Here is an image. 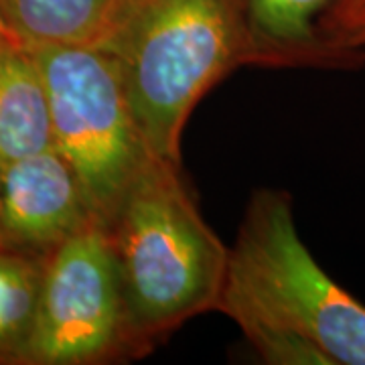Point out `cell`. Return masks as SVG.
<instances>
[{
	"label": "cell",
	"instance_id": "obj_1",
	"mask_svg": "<svg viewBox=\"0 0 365 365\" xmlns=\"http://www.w3.org/2000/svg\"><path fill=\"white\" fill-rule=\"evenodd\" d=\"M215 311L266 364L365 365V304L314 260L282 191L260 189L250 199Z\"/></svg>",
	"mask_w": 365,
	"mask_h": 365
},
{
	"label": "cell",
	"instance_id": "obj_2",
	"mask_svg": "<svg viewBox=\"0 0 365 365\" xmlns=\"http://www.w3.org/2000/svg\"><path fill=\"white\" fill-rule=\"evenodd\" d=\"M104 225L136 357L185 321L217 309L230 248L199 213L179 163L146 158Z\"/></svg>",
	"mask_w": 365,
	"mask_h": 365
},
{
	"label": "cell",
	"instance_id": "obj_3",
	"mask_svg": "<svg viewBox=\"0 0 365 365\" xmlns=\"http://www.w3.org/2000/svg\"><path fill=\"white\" fill-rule=\"evenodd\" d=\"M248 0H126L100 47L116 57L126 98L150 155L181 160L197 102L246 66Z\"/></svg>",
	"mask_w": 365,
	"mask_h": 365
},
{
	"label": "cell",
	"instance_id": "obj_4",
	"mask_svg": "<svg viewBox=\"0 0 365 365\" xmlns=\"http://www.w3.org/2000/svg\"><path fill=\"white\" fill-rule=\"evenodd\" d=\"M31 49L49 93L55 148L78 173L98 220L106 223L150 157L132 116L116 57L100 45Z\"/></svg>",
	"mask_w": 365,
	"mask_h": 365
},
{
	"label": "cell",
	"instance_id": "obj_5",
	"mask_svg": "<svg viewBox=\"0 0 365 365\" xmlns=\"http://www.w3.org/2000/svg\"><path fill=\"white\" fill-rule=\"evenodd\" d=\"M136 357L116 256L102 222L45 256L25 365H98Z\"/></svg>",
	"mask_w": 365,
	"mask_h": 365
},
{
	"label": "cell",
	"instance_id": "obj_6",
	"mask_svg": "<svg viewBox=\"0 0 365 365\" xmlns=\"http://www.w3.org/2000/svg\"><path fill=\"white\" fill-rule=\"evenodd\" d=\"M93 222L78 173L55 146L0 170V250L45 258Z\"/></svg>",
	"mask_w": 365,
	"mask_h": 365
},
{
	"label": "cell",
	"instance_id": "obj_7",
	"mask_svg": "<svg viewBox=\"0 0 365 365\" xmlns=\"http://www.w3.org/2000/svg\"><path fill=\"white\" fill-rule=\"evenodd\" d=\"M51 104L31 47L0 35V170L53 148Z\"/></svg>",
	"mask_w": 365,
	"mask_h": 365
},
{
	"label": "cell",
	"instance_id": "obj_8",
	"mask_svg": "<svg viewBox=\"0 0 365 365\" xmlns=\"http://www.w3.org/2000/svg\"><path fill=\"white\" fill-rule=\"evenodd\" d=\"M333 0H248L246 66L337 63L319 37Z\"/></svg>",
	"mask_w": 365,
	"mask_h": 365
},
{
	"label": "cell",
	"instance_id": "obj_9",
	"mask_svg": "<svg viewBox=\"0 0 365 365\" xmlns=\"http://www.w3.org/2000/svg\"><path fill=\"white\" fill-rule=\"evenodd\" d=\"M126 0H0V35L26 47L100 45Z\"/></svg>",
	"mask_w": 365,
	"mask_h": 365
},
{
	"label": "cell",
	"instance_id": "obj_10",
	"mask_svg": "<svg viewBox=\"0 0 365 365\" xmlns=\"http://www.w3.org/2000/svg\"><path fill=\"white\" fill-rule=\"evenodd\" d=\"M45 258L0 250V364L25 365Z\"/></svg>",
	"mask_w": 365,
	"mask_h": 365
},
{
	"label": "cell",
	"instance_id": "obj_11",
	"mask_svg": "<svg viewBox=\"0 0 365 365\" xmlns=\"http://www.w3.org/2000/svg\"><path fill=\"white\" fill-rule=\"evenodd\" d=\"M319 37L337 66L365 61V0H333L319 21Z\"/></svg>",
	"mask_w": 365,
	"mask_h": 365
}]
</instances>
